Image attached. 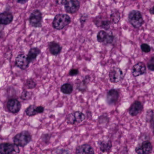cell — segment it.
Returning <instances> with one entry per match:
<instances>
[{
    "label": "cell",
    "instance_id": "26",
    "mask_svg": "<svg viewBox=\"0 0 154 154\" xmlns=\"http://www.w3.org/2000/svg\"><path fill=\"white\" fill-rule=\"evenodd\" d=\"M110 17H111L112 22L115 23H118V22L120 20V19H121L120 14L118 11L114 12L111 14Z\"/></svg>",
    "mask_w": 154,
    "mask_h": 154
},
{
    "label": "cell",
    "instance_id": "10",
    "mask_svg": "<svg viewBox=\"0 0 154 154\" xmlns=\"http://www.w3.org/2000/svg\"><path fill=\"white\" fill-rule=\"evenodd\" d=\"M30 64L27 56L24 54H19L15 59V65L22 70H26L29 67Z\"/></svg>",
    "mask_w": 154,
    "mask_h": 154
},
{
    "label": "cell",
    "instance_id": "21",
    "mask_svg": "<svg viewBox=\"0 0 154 154\" xmlns=\"http://www.w3.org/2000/svg\"><path fill=\"white\" fill-rule=\"evenodd\" d=\"M95 24L97 27L102 28L105 30H108L110 28L111 21L109 20H96L94 21Z\"/></svg>",
    "mask_w": 154,
    "mask_h": 154
},
{
    "label": "cell",
    "instance_id": "1",
    "mask_svg": "<svg viewBox=\"0 0 154 154\" xmlns=\"http://www.w3.org/2000/svg\"><path fill=\"white\" fill-rule=\"evenodd\" d=\"M71 23L69 15L65 14H59L54 17L52 23L53 29L56 30L62 29Z\"/></svg>",
    "mask_w": 154,
    "mask_h": 154
},
{
    "label": "cell",
    "instance_id": "33",
    "mask_svg": "<svg viewBox=\"0 0 154 154\" xmlns=\"http://www.w3.org/2000/svg\"><path fill=\"white\" fill-rule=\"evenodd\" d=\"M16 2L20 4L24 5L26 3L28 2L29 0H15Z\"/></svg>",
    "mask_w": 154,
    "mask_h": 154
},
{
    "label": "cell",
    "instance_id": "32",
    "mask_svg": "<svg viewBox=\"0 0 154 154\" xmlns=\"http://www.w3.org/2000/svg\"><path fill=\"white\" fill-rule=\"evenodd\" d=\"M56 2L58 4L60 5H64L66 2H68V0H55Z\"/></svg>",
    "mask_w": 154,
    "mask_h": 154
},
{
    "label": "cell",
    "instance_id": "2",
    "mask_svg": "<svg viewBox=\"0 0 154 154\" xmlns=\"http://www.w3.org/2000/svg\"><path fill=\"white\" fill-rule=\"evenodd\" d=\"M31 141V135L27 131H23L17 134L13 138L14 143L22 147L27 146Z\"/></svg>",
    "mask_w": 154,
    "mask_h": 154
},
{
    "label": "cell",
    "instance_id": "9",
    "mask_svg": "<svg viewBox=\"0 0 154 154\" xmlns=\"http://www.w3.org/2000/svg\"><path fill=\"white\" fill-rule=\"evenodd\" d=\"M109 78L111 82L117 83L123 79V71L119 68L114 67L109 71Z\"/></svg>",
    "mask_w": 154,
    "mask_h": 154
},
{
    "label": "cell",
    "instance_id": "20",
    "mask_svg": "<svg viewBox=\"0 0 154 154\" xmlns=\"http://www.w3.org/2000/svg\"><path fill=\"white\" fill-rule=\"evenodd\" d=\"M40 53V50L38 48H31L27 55V59L30 63H32L35 60Z\"/></svg>",
    "mask_w": 154,
    "mask_h": 154
},
{
    "label": "cell",
    "instance_id": "22",
    "mask_svg": "<svg viewBox=\"0 0 154 154\" xmlns=\"http://www.w3.org/2000/svg\"><path fill=\"white\" fill-rule=\"evenodd\" d=\"M146 120L150 123V128L154 134V112L152 110L147 111L146 115Z\"/></svg>",
    "mask_w": 154,
    "mask_h": 154
},
{
    "label": "cell",
    "instance_id": "4",
    "mask_svg": "<svg viewBox=\"0 0 154 154\" xmlns=\"http://www.w3.org/2000/svg\"><path fill=\"white\" fill-rule=\"evenodd\" d=\"M42 22V14L39 10H35L32 12L29 17L30 25L33 28H40Z\"/></svg>",
    "mask_w": 154,
    "mask_h": 154
},
{
    "label": "cell",
    "instance_id": "30",
    "mask_svg": "<svg viewBox=\"0 0 154 154\" xmlns=\"http://www.w3.org/2000/svg\"><path fill=\"white\" fill-rule=\"evenodd\" d=\"M79 74L78 69H71L69 72V75L70 76H74Z\"/></svg>",
    "mask_w": 154,
    "mask_h": 154
},
{
    "label": "cell",
    "instance_id": "16",
    "mask_svg": "<svg viewBox=\"0 0 154 154\" xmlns=\"http://www.w3.org/2000/svg\"><path fill=\"white\" fill-rule=\"evenodd\" d=\"M143 109V104L139 101H136L131 105L129 108V114L132 116H135L140 114Z\"/></svg>",
    "mask_w": 154,
    "mask_h": 154
},
{
    "label": "cell",
    "instance_id": "12",
    "mask_svg": "<svg viewBox=\"0 0 154 154\" xmlns=\"http://www.w3.org/2000/svg\"><path fill=\"white\" fill-rule=\"evenodd\" d=\"M98 145L100 151L103 153H107L111 151L112 143L108 138H103L99 140Z\"/></svg>",
    "mask_w": 154,
    "mask_h": 154
},
{
    "label": "cell",
    "instance_id": "23",
    "mask_svg": "<svg viewBox=\"0 0 154 154\" xmlns=\"http://www.w3.org/2000/svg\"><path fill=\"white\" fill-rule=\"evenodd\" d=\"M73 90V86L70 83H66L63 84L61 87V91L63 94L69 95L72 93Z\"/></svg>",
    "mask_w": 154,
    "mask_h": 154
},
{
    "label": "cell",
    "instance_id": "28",
    "mask_svg": "<svg viewBox=\"0 0 154 154\" xmlns=\"http://www.w3.org/2000/svg\"><path fill=\"white\" fill-rule=\"evenodd\" d=\"M141 49L145 53H149L151 50V47L148 44L143 43L141 45Z\"/></svg>",
    "mask_w": 154,
    "mask_h": 154
},
{
    "label": "cell",
    "instance_id": "5",
    "mask_svg": "<svg viewBox=\"0 0 154 154\" xmlns=\"http://www.w3.org/2000/svg\"><path fill=\"white\" fill-rule=\"evenodd\" d=\"M86 119V116L82 112L76 111L68 115L67 122L68 125H73L81 123Z\"/></svg>",
    "mask_w": 154,
    "mask_h": 154
},
{
    "label": "cell",
    "instance_id": "11",
    "mask_svg": "<svg viewBox=\"0 0 154 154\" xmlns=\"http://www.w3.org/2000/svg\"><path fill=\"white\" fill-rule=\"evenodd\" d=\"M7 108L12 114L18 113L21 108L20 102L16 99H11L7 101Z\"/></svg>",
    "mask_w": 154,
    "mask_h": 154
},
{
    "label": "cell",
    "instance_id": "14",
    "mask_svg": "<svg viewBox=\"0 0 154 154\" xmlns=\"http://www.w3.org/2000/svg\"><path fill=\"white\" fill-rule=\"evenodd\" d=\"M146 66L143 62H138L133 66L132 73L133 76L138 77L145 74L146 72Z\"/></svg>",
    "mask_w": 154,
    "mask_h": 154
},
{
    "label": "cell",
    "instance_id": "7",
    "mask_svg": "<svg viewBox=\"0 0 154 154\" xmlns=\"http://www.w3.org/2000/svg\"><path fill=\"white\" fill-rule=\"evenodd\" d=\"M152 150V145L149 141H145L139 144L135 148L136 153L137 154H151Z\"/></svg>",
    "mask_w": 154,
    "mask_h": 154
},
{
    "label": "cell",
    "instance_id": "8",
    "mask_svg": "<svg viewBox=\"0 0 154 154\" xmlns=\"http://www.w3.org/2000/svg\"><path fill=\"white\" fill-rule=\"evenodd\" d=\"M64 9L66 12L70 14L76 13L80 8L79 0H68L64 5Z\"/></svg>",
    "mask_w": 154,
    "mask_h": 154
},
{
    "label": "cell",
    "instance_id": "15",
    "mask_svg": "<svg viewBox=\"0 0 154 154\" xmlns=\"http://www.w3.org/2000/svg\"><path fill=\"white\" fill-rule=\"evenodd\" d=\"M13 19V15L9 11H4L0 14V23L2 25H7L10 24L12 22Z\"/></svg>",
    "mask_w": 154,
    "mask_h": 154
},
{
    "label": "cell",
    "instance_id": "6",
    "mask_svg": "<svg viewBox=\"0 0 154 154\" xmlns=\"http://www.w3.org/2000/svg\"><path fill=\"white\" fill-rule=\"evenodd\" d=\"M20 149L19 146L14 143H2L0 145V153L1 154H13L19 153Z\"/></svg>",
    "mask_w": 154,
    "mask_h": 154
},
{
    "label": "cell",
    "instance_id": "18",
    "mask_svg": "<svg viewBox=\"0 0 154 154\" xmlns=\"http://www.w3.org/2000/svg\"><path fill=\"white\" fill-rule=\"evenodd\" d=\"M76 154H95L92 146L88 144L79 146L76 150Z\"/></svg>",
    "mask_w": 154,
    "mask_h": 154
},
{
    "label": "cell",
    "instance_id": "19",
    "mask_svg": "<svg viewBox=\"0 0 154 154\" xmlns=\"http://www.w3.org/2000/svg\"><path fill=\"white\" fill-rule=\"evenodd\" d=\"M48 47L50 52L53 56H58L61 53L62 50V47L59 43L55 41L49 42Z\"/></svg>",
    "mask_w": 154,
    "mask_h": 154
},
{
    "label": "cell",
    "instance_id": "3",
    "mask_svg": "<svg viewBox=\"0 0 154 154\" xmlns=\"http://www.w3.org/2000/svg\"><path fill=\"white\" fill-rule=\"evenodd\" d=\"M128 21L135 28H139L144 24V20L142 14L139 11L133 10L128 14Z\"/></svg>",
    "mask_w": 154,
    "mask_h": 154
},
{
    "label": "cell",
    "instance_id": "24",
    "mask_svg": "<svg viewBox=\"0 0 154 154\" xmlns=\"http://www.w3.org/2000/svg\"><path fill=\"white\" fill-rule=\"evenodd\" d=\"M36 83L32 79H28L26 80L24 85V88L25 89H32L36 87Z\"/></svg>",
    "mask_w": 154,
    "mask_h": 154
},
{
    "label": "cell",
    "instance_id": "31",
    "mask_svg": "<svg viewBox=\"0 0 154 154\" xmlns=\"http://www.w3.org/2000/svg\"><path fill=\"white\" fill-rule=\"evenodd\" d=\"M113 39H114V37L112 33H111V34L108 33L107 37L105 41H106L107 43H110L113 42Z\"/></svg>",
    "mask_w": 154,
    "mask_h": 154
},
{
    "label": "cell",
    "instance_id": "25",
    "mask_svg": "<svg viewBox=\"0 0 154 154\" xmlns=\"http://www.w3.org/2000/svg\"><path fill=\"white\" fill-rule=\"evenodd\" d=\"M108 33L104 30H100L97 35V40L99 42H103L105 41L107 37Z\"/></svg>",
    "mask_w": 154,
    "mask_h": 154
},
{
    "label": "cell",
    "instance_id": "34",
    "mask_svg": "<svg viewBox=\"0 0 154 154\" xmlns=\"http://www.w3.org/2000/svg\"><path fill=\"white\" fill-rule=\"evenodd\" d=\"M83 17H84L83 19L82 18V17H80V18L83 19V20H80V23H81V24H83V23L84 24V23L86 22V18H87V15H83Z\"/></svg>",
    "mask_w": 154,
    "mask_h": 154
},
{
    "label": "cell",
    "instance_id": "17",
    "mask_svg": "<svg viewBox=\"0 0 154 154\" xmlns=\"http://www.w3.org/2000/svg\"><path fill=\"white\" fill-rule=\"evenodd\" d=\"M119 97L118 91L115 89L110 90L107 95V102L109 105H115Z\"/></svg>",
    "mask_w": 154,
    "mask_h": 154
},
{
    "label": "cell",
    "instance_id": "27",
    "mask_svg": "<svg viewBox=\"0 0 154 154\" xmlns=\"http://www.w3.org/2000/svg\"><path fill=\"white\" fill-rule=\"evenodd\" d=\"M32 97V94L29 91L26 90H24L22 92L21 95L20 96V98L24 100H29Z\"/></svg>",
    "mask_w": 154,
    "mask_h": 154
},
{
    "label": "cell",
    "instance_id": "13",
    "mask_svg": "<svg viewBox=\"0 0 154 154\" xmlns=\"http://www.w3.org/2000/svg\"><path fill=\"white\" fill-rule=\"evenodd\" d=\"M44 108L42 106H36L35 105H31L25 109L26 115L29 117L33 116L44 112Z\"/></svg>",
    "mask_w": 154,
    "mask_h": 154
},
{
    "label": "cell",
    "instance_id": "35",
    "mask_svg": "<svg viewBox=\"0 0 154 154\" xmlns=\"http://www.w3.org/2000/svg\"><path fill=\"white\" fill-rule=\"evenodd\" d=\"M150 12L152 14L154 15V6L150 10Z\"/></svg>",
    "mask_w": 154,
    "mask_h": 154
},
{
    "label": "cell",
    "instance_id": "29",
    "mask_svg": "<svg viewBox=\"0 0 154 154\" xmlns=\"http://www.w3.org/2000/svg\"><path fill=\"white\" fill-rule=\"evenodd\" d=\"M147 67L151 71H154V57L150 58L147 63Z\"/></svg>",
    "mask_w": 154,
    "mask_h": 154
}]
</instances>
